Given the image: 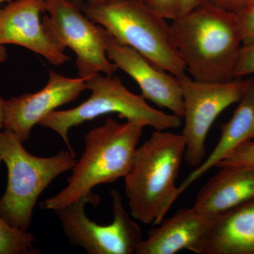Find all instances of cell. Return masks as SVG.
<instances>
[{
  "label": "cell",
  "instance_id": "obj_1",
  "mask_svg": "<svg viewBox=\"0 0 254 254\" xmlns=\"http://www.w3.org/2000/svg\"><path fill=\"white\" fill-rule=\"evenodd\" d=\"M170 26L190 77L206 82L234 79L244 43L237 13L203 2L172 20Z\"/></svg>",
  "mask_w": 254,
  "mask_h": 254
},
{
  "label": "cell",
  "instance_id": "obj_2",
  "mask_svg": "<svg viewBox=\"0 0 254 254\" xmlns=\"http://www.w3.org/2000/svg\"><path fill=\"white\" fill-rule=\"evenodd\" d=\"M185 152L182 134L155 131L137 147L125 177L131 216L144 225H159L180 196L176 182Z\"/></svg>",
  "mask_w": 254,
  "mask_h": 254
},
{
  "label": "cell",
  "instance_id": "obj_3",
  "mask_svg": "<svg viewBox=\"0 0 254 254\" xmlns=\"http://www.w3.org/2000/svg\"><path fill=\"white\" fill-rule=\"evenodd\" d=\"M144 125L113 118L90 130L84 136V150L73 165L67 186L40 203L43 210H55L93 193L95 187L125 178L131 169L133 155Z\"/></svg>",
  "mask_w": 254,
  "mask_h": 254
},
{
  "label": "cell",
  "instance_id": "obj_4",
  "mask_svg": "<svg viewBox=\"0 0 254 254\" xmlns=\"http://www.w3.org/2000/svg\"><path fill=\"white\" fill-rule=\"evenodd\" d=\"M93 22L117 41L136 50L150 63L177 78L187 68L174 39L171 26L141 0H113L81 6Z\"/></svg>",
  "mask_w": 254,
  "mask_h": 254
},
{
  "label": "cell",
  "instance_id": "obj_5",
  "mask_svg": "<svg viewBox=\"0 0 254 254\" xmlns=\"http://www.w3.org/2000/svg\"><path fill=\"white\" fill-rule=\"evenodd\" d=\"M13 132H0V157L7 168L6 190L0 198V215L23 231L31 227L33 210L42 193L62 174L71 170L76 153L60 150L51 157H38L25 149Z\"/></svg>",
  "mask_w": 254,
  "mask_h": 254
},
{
  "label": "cell",
  "instance_id": "obj_6",
  "mask_svg": "<svg viewBox=\"0 0 254 254\" xmlns=\"http://www.w3.org/2000/svg\"><path fill=\"white\" fill-rule=\"evenodd\" d=\"M91 94L81 105L66 110H55L38 124L58 133L74 153L70 145L68 132L72 127L108 114L116 113L127 121L137 122L156 131L179 128L182 118L155 109L142 95L131 93L118 76L98 73L86 80Z\"/></svg>",
  "mask_w": 254,
  "mask_h": 254
},
{
  "label": "cell",
  "instance_id": "obj_7",
  "mask_svg": "<svg viewBox=\"0 0 254 254\" xmlns=\"http://www.w3.org/2000/svg\"><path fill=\"white\" fill-rule=\"evenodd\" d=\"M113 220L100 225L87 216L85 207H96L100 196L92 193L76 201L55 209L68 242L89 254H132L143 241L141 229L123 205L119 190H110Z\"/></svg>",
  "mask_w": 254,
  "mask_h": 254
},
{
  "label": "cell",
  "instance_id": "obj_8",
  "mask_svg": "<svg viewBox=\"0 0 254 254\" xmlns=\"http://www.w3.org/2000/svg\"><path fill=\"white\" fill-rule=\"evenodd\" d=\"M42 20L51 41L61 51L70 48L76 54L78 77L98 73L112 76L118 71L107 55L109 33L91 21L73 0H46Z\"/></svg>",
  "mask_w": 254,
  "mask_h": 254
},
{
  "label": "cell",
  "instance_id": "obj_9",
  "mask_svg": "<svg viewBox=\"0 0 254 254\" xmlns=\"http://www.w3.org/2000/svg\"><path fill=\"white\" fill-rule=\"evenodd\" d=\"M178 78L185 105L184 160L196 168L206 158L205 140L210 127L222 111L240 101L252 79L199 81L186 74Z\"/></svg>",
  "mask_w": 254,
  "mask_h": 254
},
{
  "label": "cell",
  "instance_id": "obj_10",
  "mask_svg": "<svg viewBox=\"0 0 254 254\" xmlns=\"http://www.w3.org/2000/svg\"><path fill=\"white\" fill-rule=\"evenodd\" d=\"M87 79L66 77L51 70L48 83L41 91L4 100V129L13 132L23 143L28 141L33 127L88 90Z\"/></svg>",
  "mask_w": 254,
  "mask_h": 254
},
{
  "label": "cell",
  "instance_id": "obj_11",
  "mask_svg": "<svg viewBox=\"0 0 254 254\" xmlns=\"http://www.w3.org/2000/svg\"><path fill=\"white\" fill-rule=\"evenodd\" d=\"M107 55L117 67L136 82L145 100L184 118L185 105L178 78L158 68L131 47L122 44L110 33Z\"/></svg>",
  "mask_w": 254,
  "mask_h": 254
},
{
  "label": "cell",
  "instance_id": "obj_12",
  "mask_svg": "<svg viewBox=\"0 0 254 254\" xmlns=\"http://www.w3.org/2000/svg\"><path fill=\"white\" fill-rule=\"evenodd\" d=\"M46 0H14L0 8V46L16 45L41 55L51 64L60 66L71 57L58 48L47 34L41 14Z\"/></svg>",
  "mask_w": 254,
  "mask_h": 254
},
{
  "label": "cell",
  "instance_id": "obj_13",
  "mask_svg": "<svg viewBox=\"0 0 254 254\" xmlns=\"http://www.w3.org/2000/svg\"><path fill=\"white\" fill-rule=\"evenodd\" d=\"M213 220L193 206L182 208L148 232L136 254H175L189 250L203 254Z\"/></svg>",
  "mask_w": 254,
  "mask_h": 254
},
{
  "label": "cell",
  "instance_id": "obj_14",
  "mask_svg": "<svg viewBox=\"0 0 254 254\" xmlns=\"http://www.w3.org/2000/svg\"><path fill=\"white\" fill-rule=\"evenodd\" d=\"M254 198V170L220 168L203 186L193 207L213 220L227 210Z\"/></svg>",
  "mask_w": 254,
  "mask_h": 254
},
{
  "label": "cell",
  "instance_id": "obj_15",
  "mask_svg": "<svg viewBox=\"0 0 254 254\" xmlns=\"http://www.w3.org/2000/svg\"><path fill=\"white\" fill-rule=\"evenodd\" d=\"M203 254H254V198L214 219Z\"/></svg>",
  "mask_w": 254,
  "mask_h": 254
},
{
  "label": "cell",
  "instance_id": "obj_16",
  "mask_svg": "<svg viewBox=\"0 0 254 254\" xmlns=\"http://www.w3.org/2000/svg\"><path fill=\"white\" fill-rule=\"evenodd\" d=\"M220 139L213 151L199 166L194 168L178 187L181 195L200 177L216 167L239 145L254 140V88L253 80L243 98L239 102L232 118L222 125Z\"/></svg>",
  "mask_w": 254,
  "mask_h": 254
},
{
  "label": "cell",
  "instance_id": "obj_17",
  "mask_svg": "<svg viewBox=\"0 0 254 254\" xmlns=\"http://www.w3.org/2000/svg\"><path fill=\"white\" fill-rule=\"evenodd\" d=\"M33 234L13 227L0 215V254H38Z\"/></svg>",
  "mask_w": 254,
  "mask_h": 254
},
{
  "label": "cell",
  "instance_id": "obj_18",
  "mask_svg": "<svg viewBox=\"0 0 254 254\" xmlns=\"http://www.w3.org/2000/svg\"><path fill=\"white\" fill-rule=\"evenodd\" d=\"M217 168H243L254 170V140L239 145L216 165Z\"/></svg>",
  "mask_w": 254,
  "mask_h": 254
},
{
  "label": "cell",
  "instance_id": "obj_19",
  "mask_svg": "<svg viewBox=\"0 0 254 254\" xmlns=\"http://www.w3.org/2000/svg\"><path fill=\"white\" fill-rule=\"evenodd\" d=\"M252 74H254V41L242 45L234 69V78Z\"/></svg>",
  "mask_w": 254,
  "mask_h": 254
},
{
  "label": "cell",
  "instance_id": "obj_20",
  "mask_svg": "<svg viewBox=\"0 0 254 254\" xmlns=\"http://www.w3.org/2000/svg\"><path fill=\"white\" fill-rule=\"evenodd\" d=\"M144 2L166 19L172 21L177 16V0H144Z\"/></svg>",
  "mask_w": 254,
  "mask_h": 254
},
{
  "label": "cell",
  "instance_id": "obj_21",
  "mask_svg": "<svg viewBox=\"0 0 254 254\" xmlns=\"http://www.w3.org/2000/svg\"><path fill=\"white\" fill-rule=\"evenodd\" d=\"M237 14L242 23L244 43L254 41V6H248Z\"/></svg>",
  "mask_w": 254,
  "mask_h": 254
},
{
  "label": "cell",
  "instance_id": "obj_22",
  "mask_svg": "<svg viewBox=\"0 0 254 254\" xmlns=\"http://www.w3.org/2000/svg\"><path fill=\"white\" fill-rule=\"evenodd\" d=\"M252 0H205V2L210 3L222 9L239 13L250 5Z\"/></svg>",
  "mask_w": 254,
  "mask_h": 254
},
{
  "label": "cell",
  "instance_id": "obj_23",
  "mask_svg": "<svg viewBox=\"0 0 254 254\" xmlns=\"http://www.w3.org/2000/svg\"><path fill=\"white\" fill-rule=\"evenodd\" d=\"M203 2L205 0H177V16L186 14Z\"/></svg>",
  "mask_w": 254,
  "mask_h": 254
},
{
  "label": "cell",
  "instance_id": "obj_24",
  "mask_svg": "<svg viewBox=\"0 0 254 254\" xmlns=\"http://www.w3.org/2000/svg\"><path fill=\"white\" fill-rule=\"evenodd\" d=\"M4 99L0 95V129L4 128Z\"/></svg>",
  "mask_w": 254,
  "mask_h": 254
},
{
  "label": "cell",
  "instance_id": "obj_25",
  "mask_svg": "<svg viewBox=\"0 0 254 254\" xmlns=\"http://www.w3.org/2000/svg\"><path fill=\"white\" fill-rule=\"evenodd\" d=\"M7 59V51L4 46H0V64Z\"/></svg>",
  "mask_w": 254,
  "mask_h": 254
},
{
  "label": "cell",
  "instance_id": "obj_26",
  "mask_svg": "<svg viewBox=\"0 0 254 254\" xmlns=\"http://www.w3.org/2000/svg\"><path fill=\"white\" fill-rule=\"evenodd\" d=\"M81 1H85V3H88V4H96V3L105 2V1H113V0H81ZM141 1H144V0H141Z\"/></svg>",
  "mask_w": 254,
  "mask_h": 254
},
{
  "label": "cell",
  "instance_id": "obj_27",
  "mask_svg": "<svg viewBox=\"0 0 254 254\" xmlns=\"http://www.w3.org/2000/svg\"><path fill=\"white\" fill-rule=\"evenodd\" d=\"M4 1H11V0H0V4H1V3H2V2H4Z\"/></svg>",
  "mask_w": 254,
  "mask_h": 254
},
{
  "label": "cell",
  "instance_id": "obj_28",
  "mask_svg": "<svg viewBox=\"0 0 254 254\" xmlns=\"http://www.w3.org/2000/svg\"><path fill=\"white\" fill-rule=\"evenodd\" d=\"M254 6V0H252V1H251L250 5L249 6Z\"/></svg>",
  "mask_w": 254,
  "mask_h": 254
},
{
  "label": "cell",
  "instance_id": "obj_29",
  "mask_svg": "<svg viewBox=\"0 0 254 254\" xmlns=\"http://www.w3.org/2000/svg\"><path fill=\"white\" fill-rule=\"evenodd\" d=\"M1 162H2V160H1V157H0V164H1Z\"/></svg>",
  "mask_w": 254,
  "mask_h": 254
},
{
  "label": "cell",
  "instance_id": "obj_30",
  "mask_svg": "<svg viewBox=\"0 0 254 254\" xmlns=\"http://www.w3.org/2000/svg\"><path fill=\"white\" fill-rule=\"evenodd\" d=\"M253 85H254V79H253Z\"/></svg>",
  "mask_w": 254,
  "mask_h": 254
}]
</instances>
